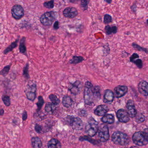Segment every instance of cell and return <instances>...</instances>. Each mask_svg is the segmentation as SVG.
<instances>
[{
	"instance_id": "obj_23",
	"label": "cell",
	"mask_w": 148,
	"mask_h": 148,
	"mask_svg": "<svg viewBox=\"0 0 148 148\" xmlns=\"http://www.w3.org/2000/svg\"><path fill=\"white\" fill-rule=\"evenodd\" d=\"M62 103L64 106L68 108L72 106L73 103V101L70 96L67 95H65L62 99Z\"/></svg>"
},
{
	"instance_id": "obj_39",
	"label": "cell",
	"mask_w": 148,
	"mask_h": 148,
	"mask_svg": "<svg viewBox=\"0 0 148 148\" xmlns=\"http://www.w3.org/2000/svg\"><path fill=\"white\" fill-rule=\"evenodd\" d=\"M145 119V117L142 114H140V115H138V116H136V121L138 123H141L143 122Z\"/></svg>"
},
{
	"instance_id": "obj_20",
	"label": "cell",
	"mask_w": 148,
	"mask_h": 148,
	"mask_svg": "<svg viewBox=\"0 0 148 148\" xmlns=\"http://www.w3.org/2000/svg\"><path fill=\"white\" fill-rule=\"evenodd\" d=\"M19 37L20 36H18V38L15 41L12 42L9 46L8 47H7L6 48V49L3 51V54H5V55H6L12 51L14 49H15L18 47V43L19 41Z\"/></svg>"
},
{
	"instance_id": "obj_29",
	"label": "cell",
	"mask_w": 148,
	"mask_h": 148,
	"mask_svg": "<svg viewBox=\"0 0 148 148\" xmlns=\"http://www.w3.org/2000/svg\"><path fill=\"white\" fill-rule=\"evenodd\" d=\"M49 98L51 102L54 105H58L60 103V100L57 97L56 95L54 94H50L49 96Z\"/></svg>"
},
{
	"instance_id": "obj_7",
	"label": "cell",
	"mask_w": 148,
	"mask_h": 148,
	"mask_svg": "<svg viewBox=\"0 0 148 148\" xmlns=\"http://www.w3.org/2000/svg\"><path fill=\"white\" fill-rule=\"evenodd\" d=\"M98 137L99 140L102 142H106L110 138L109 128L105 125L102 124L98 128Z\"/></svg>"
},
{
	"instance_id": "obj_26",
	"label": "cell",
	"mask_w": 148,
	"mask_h": 148,
	"mask_svg": "<svg viewBox=\"0 0 148 148\" xmlns=\"http://www.w3.org/2000/svg\"><path fill=\"white\" fill-rule=\"evenodd\" d=\"M84 60V59L82 56H73L72 59L69 60V63L71 64H77L81 63Z\"/></svg>"
},
{
	"instance_id": "obj_21",
	"label": "cell",
	"mask_w": 148,
	"mask_h": 148,
	"mask_svg": "<svg viewBox=\"0 0 148 148\" xmlns=\"http://www.w3.org/2000/svg\"><path fill=\"white\" fill-rule=\"evenodd\" d=\"M31 143L33 148H41L42 143L41 139L38 136L33 137L31 138Z\"/></svg>"
},
{
	"instance_id": "obj_8",
	"label": "cell",
	"mask_w": 148,
	"mask_h": 148,
	"mask_svg": "<svg viewBox=\"0 0 148 148\" xmlns=\"http://www.w3.org/2000/svg\"><path fill=\"white\" fill-rule=\"evenodd\" d=\"M83 88V84L81 81L77 80L71 84L69 86L68 89L69 91L73 95H77L80 93Z\"/></svg>"
},
{
	"instance_id": "obj_42",
	"label": "cell",
	"mask_w": 148,
	"mask_h": 148,
	"mask_svg": "<svg viewBox=\"0 0 148 148\" xmlns=\"http://www.w3.org/2000/svg\"><path fill=\"white\" fill-rule=\"evenodd\" d=\"M5 113V110L3 109H0V116H3Z\"/></svg>"
},
{
	"instance_id": "obj_11",
	"label": "cell",
	"mask_w": 148,
	"mask_h": 148,
	"mask_svg": "<svg viewBox=\"0 0 148 148\" xmlns=\"http://www.w3.org/2000/svg\"><path fill=\"white\" fill-rule=\"evenodd\" d=\"M128 87L126 86L119 85L114 88V92L116 98L122 97L128 92Z\"/></svg>"
},
{
	"instance_id": "obj_24",
	"label": "cell",
	"mask_w": 148,
	"mask_h": 148,
	"mask_svg": "<svg viewBox=\"0 0 148 148\" xmlns=\"http://www.w3.org/2000/svg\"><path fill=\"white\" fill-rule=\"evenodd\" d=\"M105 30L106 34L108 35L112 34H116L118 31V28L116 26H111L109 25H107L105 27Z\"/></svg>"
},
{
	"instance_id": "obj_44",
	"label": "cell",
	"mask_w": 148,
	"mask_h": 148,
	"mask_svg": "<svg viewBox=\"0 0 148 148\" xmlns=\"http://www.w3.org/2000/svg\"><path fill=\"white\" fill-rule=\"evenodd\" d=\"M0 25H1V24H0Z\"/></svg>"
},
{
	"instance_id": "obj_18",
	"label": "cell",
	"mask_w": 148,
	"mask_h": 148,
	"mask_svg": "<svg viewBox=\"0 0 148 148\" xmlns=\"http://www.w3.org/2000/svg\"><path fill=\"white\" fill-rule=\"evenodd\" d=\"M37 86L36 82L34 80H31L28 82L25 89V92H37Z\"/></svg>"
},
{
	"instance_id": "obj_30",
	"label": "cell",
	"mask_w": 148,
	"mask_h": 148,
	"mask_svg": "<svg viewBox=\"0 0 148 148\" xmlns=\"http://www.w3.org/2000/svg\"><path fill=\"white\" fill-rule=\"evenodd\" d=\"M29 64L28 62L26 63L24 66L23 70V76L25 79H30L29 72Z\"/></svg>"
},
{
	"instance_id": "obj_17",
	"label": "cell",
	"mask_w": 148,
	"mask_h": 148,
	"mask_svg": "<svg viewBox=\"0 0 148 148\" xmlns=\"http://www.w3.org/2000/svg\"><path fill=\"white\" fill-rule=\"evenodd\" d=\"M109 110L108 106L105 105L99 106L94 111V113L98 116H103Z\"/></svg>"
},
{
	"instance_id": "obj_28",
	"label": "cell",
	"mask_w": 148,
	"mask_h": 148,
	"mask_svg": "<svg viewBox=\"0 0 148 148\" xmlns=\"http://www.w3.org/2000/svg\"><path fill=\"white\" fill-rule=\"evenodd\" d=\"M45 101L44 100L43 97L41 96H39L38 97V101L36 103V105L37 106V112H39L41 110L43 105L45 104Z\"/></svg>"
},
{
	"instance_id": "obj_9",
	"label": "cell",
	"mask_w": 148,
	"mask_h": 148,
	"mask_svg": "<svg viewBox=\"0 0 148 148\" xmlns=\"http://www.w3.org/2000/svg\"><path fill=\"white\" fill-rule=\"evenodd\" d=\"M70 124L74 130H80L83 129L84 123L80 119L72 117L70 119Z\"/></svg>"
},
{
	"instance_id": "obj_41",
	"label": "cell",
	"mask_w": 148,
	"mask_h": 148,
	"mask_svg": "<svg viewBox=\"0 0 148 148\" xmlns=\"http://www.w3.org/2000/svg\"><path fill=\"white\" fill-rule=\"evenodd\" d=\"M59 22L58 21H55L54 22V25H53V28L54 30H58V29H59Z\"/></svg>"
},
{
	"instance_id": "obj_35",
	"label": "cell",
	"mask_w": 148,
	"mask_h": 148,
	"mask_svg": "<svg viewBox=\"0 0 148 148\" xmlns=\"http://www.w3.org/2000/svg\"><path fill=\"white\" fill-rule=\"evenodd\" d=\"M89 3H90L89 1H86V0L81 1L80 6L83 11H86L88 9V5Z\"/></svg>"
},
{
	"instance_id": "obj_12",
	"label": "cell",
	"mask_w": 148,
	"mask_h": 148,
	"mask_svg": "<svg viewBox=\"0 0 148 148\" xmlns=\"http://www.w3.org/2000/svg\"><path fill=\"white\" fill-rule=\"evenodd\" d=\"M117 117L119 122L126 123L130 120V116L127 112L123 109H119L116 112Z\"/></svg>"
},
{
	"instance_id": "obj_27",
	"label": "cell",
	"mask_w": 148,
	"mask_h": 148,
	"mask_svg": "<svg viewBox=\"0 0 148 148\" xmlns=\"http://www.w3.org/2000/svg\"><path fill=\"white\" fill-rule=\"evenodd\" d=\"M56 106L51 103H47L45 106V110L48 113H53L56 110Z\"/></svg>"
},
{
	"instance_id": "obj_37",
	"label": "cell",
	"mask_w": 148,
	"mask_h": 148,
	"mask_svg": "<svg viewBox=\"0 0 148 148\" xmlns=\"http://www.w3.org/2000/svg\"><path fill=\"white\" fill-rule=\"evenodd\" d=\"M112 21V18L110 15L109 14H106L104 16L103 23L105 25H108L111 23Z\"/></svg>"
},
{
	"instance_id": "obj_38",
	"label": "cell",
	"mask_w": 148,
	"mask_h": 148,
	"mask_svg": "<svg viewBox=\"0 0 148 148\" xmlns=\"http://www.w3.org/2000/svg\"><path fill=\"white\" fill-rule=\"evenodd\" d=\"M34 130L36 132L39 134L42 133V131H43V128L42 126L36 123L34 126Z\"/></svg>"
},
{
	"instance_id": "obj_5",
	"label": "cell",
	"mask_w": 148,
	"mask_h": 148,
	"mask_svg": "<svg viewBox=\"0 0 148 148\" xmlns=\"http://www.w3.org/2000/svg\"><path fill=\"white\" fill-rule=\"evenodd\" d=\"M98 128L97 122L92 118L89 119L86 125V132L90 136H95L97 132Z\"/></svg>"
},
{
	"instance_id": "obj_32",
	"label": "cell",
	"mask_w": 148,
	"mask_h": 148,
	"mask_svg": "<svg viewBox=\"0 0 148 148\" xmlns=\"http://www.w3.org/2000/svg\"><path fill=\"white\" fill-rule=\"evenodd\" d=\"M1 99L4 104L7 107L10 106L11 104V100L10 97L7 95H3L1 97Z\"/></svg>"
},
{
	"instance_id": "obj_34",
	"label": "cell",
	"mask_w": 148,
	"mask_h": 148,
	"mask_svg": "<svg viewBox=\"0 0 148 148\" xmlns=\"http://www.w3.org/2000/svg\"><path fill=\"white\" fill-rule=\"evenodd\" d=\"M132 47L135 50H137V51H139L143 52L146 53V54L148 53V50H147V48L142 47L140 46L139 45H137L136 43H132Z\"/></svg>"
},
{
	"instance_id": "obj_22",
	"label": "cell",
	"mask_w": 148,
	"mask_h": 148,
	"mask_svg": "<svg viewBox=\"0 0 148 148\" xmlns=\"http://www.w3.org/2000/svg\"><path fill=\"white\" fill-rule=\"evenodd\" d=\"M48 148H61L60 142L57 138H52L47 143Z\"/></svg>"
},
{
	"instance_id": "obj_14",
	"label": "cell",
	"mask_w": 148,
	"mask_h": 148,
	"mask_svg": "<svg viewBox=\"0 0 148 148\" xmlns=\"http://www.w3.org/2000/svg\"><path fill=\"white\" fill-rule=\"evenodd\" d=\"M138 92L141 95L145 97L148 96V84L147 81L142 80L138 85Z\"/></svg>"
},
{
	"instance_id": "obj_6",
	"label": "cell",
	"mask_w": 148,
	"mask_h": 148,
	"mask_svg": "<svg viewBox=\"0 0 148 148\" xmlns=\"http://www.w3.org/2000/svg\"><path fill=\"white\" fill-rule=\"evenodd\" d=\"M11 13L14 19L19 20L25 15V10L21 5H15L11 9Z\"/></svg>"
},
{
	"instance_id": "obj_13",
	"label": "cell",
	"mask_w": 148,
	"mask_h": 148,
	"mask_svg": "<svg viewBox=\"0 0 148 148\" xmlns=\"http://www.w3.org/2000/svg\"><path fill=\"white\" fill-rule=\"evenodd\" d=\"M126 112L129 116L132 118L136 116L137 114V112L133 100L131 99H129L128 100L126 104Z\"/></svg>"
},
{
	"instance_id": "obj_25",
	"label": "cell",
	"mask_w": 148,
	"mask_h": 148,
	"mask_svg": "<svg viewBox=\"0 0 148 148\" xmlns=\"http://www.w3.org/2000/svg\"><path fill=\"white\" fill-rule=\"evenodd\" d=\"M102 121L105 123H113L114 122V116L111 114H106L102 117Z\"/></svg>"
},
{
	"instance_id": "obj_19",
	"label": "cell",
	"mask_w": 148,
	"mask_h": 148,
	"mask_svg": "<svg viewBox=\"0 0 148 148\" xmlns=\"http://www.w3.org/2000/svg\"><path fill=\"white\" fill-rule=\"evenodd\" d=\"M26 37H22L20 41L19 46V50L20 53L25 55L27 56V47L26 45Z\"/></svg>"
},
{
	"instance_id": "obj_4",
	"label": "cell",
	"mask_w": 148,
	"mask_h": 148,
	"mask_svg": "<svg viewBox=\"0 0 148 148\" xmlns=\"http://www.w3.org/2000/svg\"><path fill=\"white\" fill-rule=\"evenodd\" d=\"M56 12L53 11L46 12L40 16V21L43 25L50 26L52 25L56 19Z\"/></svg>"
},
{
	"instance_id": "obj_36",
	"label": "cell",
	"mask_w": 148,
	"mask_h": 148,
	"mask_svg": "<svg viewBox=\"0 0 148 148\" xmlns=\"http://www.w3.org/2000/svg\"><path fill=\"white\" fill-rule=\"evenodd\" d=\"M54 1L53 0H52L50 1H45L43 3V6L44 7L48 9H53L54 7Z\"/></svg>"
},
{
	"instance_id": "obj_43",
	"label": "cell",
	"mask_w": 148,
	"mask_h": 148,
	"mask_svg": "<svg viewBox=\"0 0 148 148\" xmlns=\"http://www.w3.org/2000/svg\"><path fill=\"white\" fill-rule=\"evenodd\" d=\"M104 1L105 2H106V3L108 4H110L112 2V1H110V0H109V1L106 0V1Z\"/></svg>"
},
{
	"instance_id": "obj_16",
	"label": "cell",
	"mask_w": 148,
	"mask_h": 148,
	"mask_svg": "<svg viewBox=\"0 0 148 148\" xmlns=\"http://www.w3.org/2000/svg\"><path fill=\"white\" fill-rule=\"evenodd\" d=\"M114 93L110 90H106L103 96V102L106 103L110 104L114 100Z\"/></svg>"
},
{
	"instance_id": "obj_10",
	"label": "cell",
	"mask_w": 148,
	"mask_h": 148,
	"mask_svg": "<svg viewBox=\"0 0 148 148\" xmlns=\"http://www.w3.org/2000/svg\"><path fill=\"white\" fill-rule=\"evenodd\" d=\"M78 14L77 10L75 8L73 7H67L64 9L63 15L67 18H73L77 17Z\"/></svg>"
},
{
	"instance_id": "obj_3",
	"label": "cell",
	"mask_w": 148,
	"mask_h": 148,
	"mask_svg": "<svg viewBox=\"0 0 148 148\" xmlns=\"http://www.w3.org/2000/svg\"><path fill=\"white\" fill-rule=\"evenodd\" d=\"M132 139L133 143L138 145L142 146L147 144L148 143V132L146 130V132H136L133 134Z\"/></svg>"
},
{
	"instance_id": "obj_2",
	"label": "cell",
	"mask_w": 148,
	"mask_h": 148,
	"mask_svg": "<svg viewBox=\"0 0 148 148\" xmlns=\"http://www.w3.org/2000/svg\"><path fill=\"white\" fill-rule=\"evenodd\" d=\"M112 139L114 143L119 145H126L130 142L129 136L125 133L120 132H114L112 136Z\"/></svg>"
},
{
	"instance_id": "obj_15",
	"label": "cell",
	"mask_w": 148,
	"mask_h": 148,
	"mask_svg": "<svg viewBox=\"0 0 148 148\" xmlns=\"http://www.w3.org/2000/svg\"><path fill=\"white\" fill-rule=\"evenodd\" d=\"M139 55L137 53H133L130 58V62L135 64L139 69L143 67V61L139 59Z\"/></svg>"
},
{
	"instance_id": "obj_40",
	"label": "cell",
	"mask_w": 148,
	"mask_h": 148,
	"mask_svg": "<svg viewBox=\"0 0 148 148\" xmlns=\"http://www.w3.org/2000/svg\"><path fill=\"white\" fill-rule=\"evenodd\" d=\"M28 117V114H27V112L26 110L24 111L22 113V119L23 121H25L27 119Z\"/></svg>"
},
{
	"instance_id": "obj_33",
	"label": "cell",
	"mask_w": 148,
	"mask_h": 148,
	"mask_svg": "<svg viewBox=\"0 0 148 148\" xmlns=\"http://www.w3.org/2000/svg\"><path fill=\"white\" fill-rule=\"evenodd\" d=\"M25 93L27 99L30 101L33 102L36 99V97H37V93L30 92H26Z\"/></svg>"
},
{
	"instance_id": "obj_1",
	"label": "cell",
	"mask_w": 148,
	"mask_h": 148,
	"mask_svg": "<svg viewBox=\"0 0 148 148\" xmlns=\"http://www.w3.org/2000/svg\"><path fill=\"white\" fill-rule=\"evenodd\" d=\"M101 98V89L99 86H93L90 81L85 84L84 99L86 104L91 105L95 101H98Z\"/></svg>"
},
{
	"instance_id": "obj_31",
	"label": "cell",
	"mask_w": 148,
	"mask_h": 148,
	"mask_svg": "<svg viewBox=\"0 0 148 148\" xmlns=\"http://www.w3.org/2000/svg\"><path fill=\"white\" fill-rule=\"evenodd\" d=\"M11 66H12V64H11L5 66L1 71H0V75L4 77H5L10 71Z\"/></svg>"
}]
</instances>
